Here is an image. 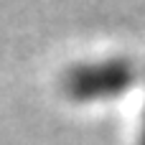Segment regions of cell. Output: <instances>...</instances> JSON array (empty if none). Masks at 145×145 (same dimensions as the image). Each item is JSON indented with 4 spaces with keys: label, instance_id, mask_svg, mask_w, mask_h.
Wrapping results in <instances>:
<instances>
[{
    "label": "cell",
    "instance_id": "obj_1",
    "mask_svg": "<svg viewBox=\"0 0 145 145\" xmlns=\"http://www.w3.org/2000/svg\"><path fill=\"white\" fill-rule=\"evenodd\" d=\"M135 79V69L122 59L76 64L64 74V94L74 102H99L122 94Z\"/></svg>",
    "mask_w": 145,
    "mask_h": 145
},
{
    "label": "cell",
    "instance_id": "obj_2",
    "mask_svg": "<svg viewBox=\"0 0 145 145\" xmlns=\"http://www.w3.org/2000/svg\"><path fill=\"white\" fill-rule=\"evenodd\" d=\"M140 145H145V127H143V143H140Z\"/></svg>",
    "mask_w": 145,
    "mask_h": 145
}]
</instances>
